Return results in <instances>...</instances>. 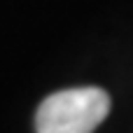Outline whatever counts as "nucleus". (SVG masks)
<instances>
[{
    "label": "nucleus",
    "mask_w": 133,
    "mask_h": 133,
    "mask_svg": "<svg viewBox=\"0 0 133 133\" xmlns=\"http://www.w3.org/2000/svg\"><path fill=\"white\" fill-rule=\"evenodd\" d=\"M110 112V96L98 87H77L51 94L35 115L37 133H94Z\"/></svg>",
    "instance_id": "1"
}]
</instances>
